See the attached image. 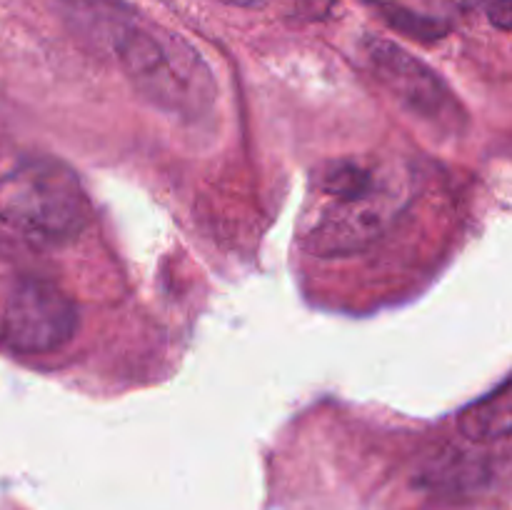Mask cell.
Returning a JSON list of instances; mask_svg holds the SVG:
<instances>
[{
	"instance_id": "ba28073f",
	"label": "cell",
	"mask_w": 512,
	"mask_h": 510,
	"mask_svg": "<svg viewBox=\"0 0 512 510\" xmlns=\"http://www.w3.org/2000/svg\"><path fill=\"white\" fill-rule=\"evenodd\" d=\"M220 3H228V5H240V8H253V5L265 3V0H220Z\"/></svg>"
},
{
	"instance_id": "277c9868",
	"label": "cell",
	"mask_w": 512,
	"mask_h": 510,
	"mask_svg": "<svg viewBox=\"0 0 512 510\" xmlns=\"http://www.w3.org/2000/svg\"><path fill=\"white\" fill-rule=\"evenodd\" d=\"M80 315L65 290L43 278H25L5 298L3 338L20 353H50L78 333Z\"/></svg>"
},
{
	"instance_id": "7a4b0ae2",
	"label": "cell",
	"mask_w": 512,
	"mask_h": 510,
	"mask_svg": "<svg viewBox=\"0 0 512 510\" xmlns=\"http://www.w3.org/2000/svg\"><path fill=\"white\" fill-rule=\"evenodd\" d=\"M0 220L40 245H63L90 223V200L73 168L28 160L0 178Z\"/></svg>"
},
{
	"instance_id": "8992f818",
	"label": "cell",
	"mask_w": 512,
	"mask_h": 510,
	"mask_svg": "<svg viewBox=\"0 0 512 510\" xmlns=\"http://www.w3.org/2000/svg\"><path fill=\"white\" fill-rule=\"evenodd\" d=\"M460 430L465 438L473 443H490V440H503L510 435L512 425V395L510 383L500 385L498 393L488 395L480 403L470 405L460 415Z\"/></svg>"
},
{
	"instance_id": "3957f363",
	"label": "cell",
	"mask_w": 512,
	"mask_h": 510,
	"mask_svg": "<svg viewBox=\"0 0 512 510\" xmlns=\"http://www.w3.org/2000/svg\"><path fill=\"white\" fill-rule=\"evenodd\" d=\"M328 208L313 228V240L323 253H348L368 245L388 230L403 208V190L373 168L338 160L320 180Z\"/></svg>"
},
{
	"instance_id": "6da1fadb",
	"label": "cell",
	"mask_w": 512,
	"mask_h": 510,
	"mask_svg": "<svg viewBox=\"0 0 512 510\" xmlns=\"http://www.w3.org/2000/svg\"><path fill=\"white\" fill-rule=\"evenodd\" d=\"M70 13L83 33L118 58L150 105L188 123L208 118L215 105V78L188 40L148 23L118 0H70Z\"/></svg>"
},
{
	"instance_id": "5b68a950",
	"label": "cell",
	"mask_w": 512,
	"mask_h": 510,
	"mask_svg": "<svg viewBox=\"0 0 512 510\" xmlns=\"http://www.w3.org/2000/svg\"><path fill=\"white\" fill-rule=\"evenodd\" d=\"M363 55L375 80L410 113L440 125L465 120L458 100L443 78L398 43L370 35L363 43Z\"/></svg>"
},
{
	"instance_id": "52a82bcc",
	"label": "cell",
	"mask_w": 512,
	"mask_h": 510,
	"mask_svg": "<svg viewBox=\"0 0 512 510\" xmlns=\"http://www.w3.org/2000/svg\"><path fill=\"white\" fill-rule=\"evenodd\" d=\"M488 15L500 30H510L512 0H488Z\"/></svg>"
}]
</instances>
